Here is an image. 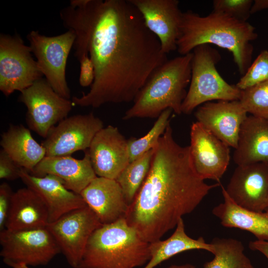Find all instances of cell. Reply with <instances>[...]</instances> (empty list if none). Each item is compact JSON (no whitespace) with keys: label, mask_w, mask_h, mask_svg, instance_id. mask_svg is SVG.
<instances>
[{"label":"cell","mask_w":268,"mask_h":268,"mask_svg":"<svg viewBox=\"0 0 268 268\" xmlns=\"http://www.w3.org/2000/svg\"><path fill=\"white\" fill-rule=\"evenodd\" d=\"M80 195L102 224L112 223L125 218L129 208L122 189L116 180L97 176Z\"/></svg>","instance_id":"obj_19"},{"label":"cell","mask_w":268,"mask_h":268,"mask_svg":"<svg viewBox=\"0 0 268 268\" xmlns=\"http://www.w3.org/2000/svg\"><path fill=\"white\" fill-rule=\"evenodd\" d=\"M19 177L26 187L34 191L45 202L49 213V223L87 205L80 194L67 189L62 180L54 175L37 177L21 168Z\"/></svg>","instance_id":"obj_18"},{"label":"cell","mask_w":268,"mask_h":268,"mask_svg":"<svg viewBox=\"0 0 268 268\" xmlns=\"http://www.w3.org/2000/svg\"><path fill=\"white\" fill-rule=\"evenodd\" d=\"M7 265L12 268H30L28 266L23 263H9Z\"/></svg>","instance_id":"obj_37"},{"label":"cell","mask_w":268,"mask_h":268,"mask_svg":"<svg viewBox=\"0 0 268 268\" xmlns=\"http://www.w3.org/2000/svg\"><path fill=\"white\" fill-rule=\"evenodd\" d=\"M268 80V51H262L236 86L241 90Z\"/></svg>","instance_id":"obj_30"},{"label":"cell","mask_w":268,"mask_h":268,"mask_svg":"<svg viewBox=\"0 0 268 268\" xmlns=\"http://www.w3.org/2000/svg\"><path fill=\"white\" fill-rule=\"evenodd\" d=\"M49 223L47 207L41 197L26 187L13 193L5 229L21 230L46 227Z\"/></svg>","instance_id":"obj_21"},{"label":"cell","mask_w":268,"mask_h":268,"mask_svg":"<svg viewBox=\"0 0 268 268\" xmlns=\"http://www.w3.org/2000/svg\"><path fill=\"white\" fill-rule=\"evenodd\" d=\"M253 3L252 0H214L212 2L213 11L247 21L251 14Z\"/></svg>","instance_id":"obj_31"},{"label":"cell","mask_w":268,"mask_h":268,"mask_svg":"<svg viewBox=\"0 0 268 268\" xmlns=\"http://www.w3.org/2000/svg\"><path fill=\"white\" fill-rule=\"evenodd\" d=\"M255 27L247 21L212 11L202 16L191 10L183 12L177 51L181 55L192 52L197 47L213 44L230 52L240 74L251 65L257 38Z\"/></svg>","instance_id":"obj_3"},{"label":"cell","mask_w":268,"mask_h":268,"mask_svg":"<svg viewBox=\"0 0 268 268\" xmlns=\"http://www.w3.org/2000/svg\"><path fill=\"white\" fill-rule=\"evenodd\" d=\"M60 16L75 34L74 56L88 55L95 69L89 92L73 96V105L134 101L152 72L168 60L129 0H71Z\"/></svg>","instance_id":"obj_1"},{"label":"cell","mask_w":268,"mask_h":268,"mask_svg":"<svg viewBox=\"0 0 268 268\" xmlns=\"http://www.w3.org/2000/svg\"><path fill=\"white\" fill-rule=\"evenodd\" d=\"M102 225L95 213L86 205L49 223L46 228L69 265L78 268L91 235Z\"/></svg>","instance_id":"obj_11"},{"label":"cell","mask_w":268,"mask_h":268,"mask_svg":"<svg viewBox=\"0 0 268 268\" xmlns=\"http://www.w3.org/2000/svg\"><path fill=\"white\" fill-rule=\"evenodd\" d=\"M87 150L97 177L116 180L130 163L128 139L112 125L96 134Z\"/></svg>","instance_id":"obj_16"},{"label":"cell","mask_w":268,"mask_h":268,"mask_svg":"<svg viewBox=\"0 0 268 268\" xmlns=\"http://www.w3.org/2000/svg\"><path fill=\"white\" fill-rule=\"evenodd\" d=\"M239 101L247 113L268 120V80L241 90Z\"/></svg>","instance_id":"obj_29"},{"label":"cell","mask_w":268,"mask_h":268,"mask_svg":"<svg viewBox=\"0 0 268 268\" xmlns=\"http://www.w3.org/2000/svg\"><path fill=\"white\" fill-rule=\"evenodd\" d=\"M225 191L238 205L257 212L266 211L268 207V164L237 166Z\"/></svg>","instance_id":"obj_15"},{"label":"cell","mask_w":268,"mask_h":268,"mask_svg":"<svg viewBox=\"0 0 268 268\" xmlns=\"http://www.w3.org/2000/svg\"><path fill=\"white\" fill-rule=\"evenodd\" d=\"M20 92L19 101L27 109L29 129L44 138L53 127L67 117L73 106L71 100L58 94L43 77Z\"/></svg>","instance_id":"obj_8"},{"label":"cell","mask_w":268,"mask_h":268,"mask_svg":"<svg viewBox=\"0 0 268 268\" xmlns=\"http://www.w3.org/2000/svg\"><path fill=\"white\" fill-rule=\"evenodd\" d=\"M222 193L224 201L212 210L221 225L247 231L257 240L268 241V212H257L238 205L231 199L223 187Z\"/></svg>","instance_id":"obj_24"},{"label":"cell","mask_w":268,"mask_h":268,"mask_svg":"<svg viewBox=\"0 0 268 268\" xmlns=\"http://www.w3.org/2000/svg\"><path fill=\"white\" fill-rule=\"evenodd\" d=\"M172 112L170 109L164 110L144 136L137 138L132 137L128 139L130 162L155 147L170 124V118Z\"/></svg>","instance_id":"obj_28"},{"label":"cell","mask_w":268,"mask_h":268,"mask_svg":"<svg viewBox=\"0 0 268 268\" xmlns=\"http://www.w3.org/2000/svg\"><path fill=\"white\" fill-rule=\"evenodd\" d=\"M197 122L229 147L236 148L247 112L239 100L208 102L198 107Z\"/></svg>","instance_id":"obj_17"},{"label":"cell","mask_w":268,"mask_h":268,"mask_svg":"<svg viewBox=\"0 0 268 268\" xmlns=\"http://www.w3.org/2000/svg\"><path fill=\"white\" fill-rule=\"evenodd\" d=\"M154 149L149 173L125 219L150 243L176 227L219 183L209 185L194 167L189 146L175 140L169 124Z\"/></svg>","instance_id":"obj_2"},{"label":"cell","mask_w":268,"mask_h":268,"mask_svg":"<svg viewBox=\"0 0 268 268\" xmlns=\"http://www.w3.org/2000/svg\"><path fill=\"white\" fill-rule=\"evenodd\" d=\"M85 151L81 159H75L70 155L46 156L30 173L37 177L54 175L62 180L67 189L80 194L97 177L88 150Z\"/></svg>","instance_id":"obj_20"},{"label":"cell","mask_w":268,"mask_h":268,"mask_svg":"<svg viewBox=\"0 0 268 268\" xmlns=\"http://www.w3.org/2000/svg\"><path fill=\"white\" fill-rule=\"evenodd\" d=\"M191 155L195 170L203 180L219 182L229 164V146L198 122L190 130Z\"/></svg>","instance_id":"obj_13"},{"label":"cell","mask_w":268,"mask_h":268,"mask_svg":"<svg viewBox=\"0 0 268 268\" xmlns=\"http://www.w3.org/2000/svg\"><path fill=\"white\" fill-rule=\"evenodd\" d=\"M0 144L20 167L29 173L46 156L44 147L33 138L30 130L22 125H10L1 134Z\"/></svg>","instance_id":"obj_23"},{"label":"cell","mask_w":268,"mask_h":268,"mask_svg":"<svg viewBox=\"0 0 268 268\" xmlns=\"http://www.w3.org/2000/svg\"><path fill=\"white\" fill-rule=\"evenodd\" d=\"M32 53L45 79L60 95L69 99L66 69L67 60L75 39L74 32L68 29L55 36H47L32 30L27 35Z\"/></svg>","instance_id":"obj_7"},{"label":"cell","mask_w":268,"mask_h":268,"mask_svg":"<svg viewBox=\"0 0 268 268\" xmlns=\"http://www.w3.org/2000/svg\"><path fill=\"white\" fill-rule=\"evenodd\" d=\"M267 8H268V0H255L253 1L251 13L254 14Z\"/></svg>","instance_id":"obj_36"},{"label":"cell","mask_w":268,"mask_h":268,"mask_svg":"<svg viewBox=\"0 0 268 268\" xmlns=\"http://www.w3.org/2000/svg\"><path fill=\"white\" fill-rule=\"evenodd\" d=\"M153 153V148L130 162L116 179L129 205L134 201L149 173Z\"/></svg>","instance_id":"obj_27"},{"label":"cell","mask_w":268,"mask_h":268,"mask_svg":"<svg viewBox=\"0 0 268 268\" xmlns=\"http://www.w3.org/2000/svg\"><path fill=\"white\" fill-rule=\"evenodd\" d=\"M0 255L4 262L37 266L49 263L61 250L46 227L0 232Z\"/></svg>","instance_id":"obj_10"},{"label":"cell","mask_w":268,"mask_h":268,"mask_svg":"<svg viewBox=\"0 0 268 268\" xmlns=\"http://www.w3.org/2000/svg\"><path fill=\"white\" fill-rule=\"evenodd\" d=\"M249 248L253 251H257L263 254L268 259V241L255 240L250 241Z\"/></svg>","instance_id":"obj_35"},{"label":"cell","mask_w":268,"mask_h":268,"mask_svg":"<svg viewBox=\"0 0 268 268\" xmlns=\"http://www.w3.org/2000/svg\"><path fill=\"white\" fill-rule=\"evenodd\" d=\"M12 190L6 183L0 185V230L5 229L11 198L13 195Z\"/></svg>","instance_id":"obj_34"},{"label":"cell","mask_w":268,"mask_h":268,"mask_svg":"<svg viewBox=\"0 0 268 268\" xmlns=\"http://www.w3.org/2000/svg\"><path fill=\"white\" fill-rule=\"evenodd\" d=\"M192 53L191 78L182 113L190 114L201 104L213 100H239L241 90L227 83L217 70L216 65L221 59L219 52L204 44Z\"/></svg>","instance_id":"obj_6"},{"label":"cell","mask_w":268,"mask_h":268,"mask_svg":"<svg viewBox=\"0 0 268 268\" xmlns=\"http://www.w3.org/2000/svg\"><path fill=\"white\" fill-rule=\"evenodd\" d=\"M149 243L125 218L102 224L91 235L78 268H134L150 259Z\"/></svg>","instance_id":"obj_5"},{"label":"cell","mask_w":268,"mask_h":268,"mask_svg":"<svg viewBox=\"0 0 268 268\" xmlns=\"http://www.w3.org/2000/svg\"><path fill=\"white\" fill-rule=\"evenodd\" d=\"M233 159L237 166L268 164V120L247 117L240 128Z\"/></svg>","instance_id":"obj_22"},{"label":"cell","mask_w":268,"mask_h":268,"mask_svg":"<svg viewBox=\"0 0 268 268\" xmlns=\"http://www.w3.org/2000/svg\"><path fill=\"white\" fill-rule=\"evenodd\" d=\"M167 268H196V267L193 265L186 264L181 265H172Z\"/></svg>","instance_id":"obj_38"},{"label":"cell","mask_w":268,"mask_h":268,"mask_svg":"<svg viewBox=\"0 0 268 268\" xmlns=\"http://www.w3.org/2000/svg\"><path fill=\"white\" fill-rule=\"evenodd\" d=\"M80 64L79 83L82 87H88L92 84L95 78V69L89 55L82 54L78 57Z\"/></svg>","instance_id":"obj_33"},{"label":"cell","mask_w":268,"mask_h":268,"mask_svg":"<svg viewBox=\"0 0 268 268\" xmlns=\"http://www.w3.org/2000/svg\"><path fill=\"white\" fill-rule=\"evenodd\" d=\"M193 53L166 61L150 74L123 119L157 118L167 109L179 115L191 78Z\"/></svg>","instance_id":"obj_4"},{"label":"cell","mask_w":268,"mask_h":268,"mask_svg":"<svg viewBox=\"0 0 268 268\" xmlns=\"http://www.w3.org/2000/svg\"><path fill=\"white\" fill-rule=\"evenodd\" d=\"M31 54L18 34H0V90L5 96L21 91L44 76Z\"/></svg>","instance_id":"obj_9"},{"label":"cell","mask_w":268,"mask_h":268,"mask_svg":"<svg viewBox=\"0 0 268 268\" xmlns=\"http://www.w3.org/2000/svg\"><path fill=\"white\" fill-rule=\"evenodd\" d=\"M266 211H268V207L267 209H266Z\"/></svg>","instance_id":"obj_39"},{"label":"cell","mask_w":268,"mask_h":268,"mask_svg":"<svg viewBox=\"0 0 268 268\" xmlns=\"http://www.w3.org/2000/svg\"><path fill=\"white\" fill-rule=\"evenodd\" d=\"M150 259L144 268H154L161 263L182 252L193 250H203L212 254L214 246L207 243L202 237L194 239L185 231L183 218H181L173 233L165 240H157L149 243Z\"/></svg>","instance_id":"obj_25"},{"label":"cell","mask_w":268,"mask_h":268,"mask_svg":"<svg viewBox=\"0 0 268 268\" xmlns=\"http://www.w3.org/2000/svg\"><path fill=\"white\" fill-rule=\"evenodd\" d=\"M141 14L147 29L166 55L177 50L183 12L178 0H129Z\"/></svg>","instance_id":"obj_14"},{"label":"cell","mask_w":268,"mask_h":268,"mask_svg":"<svg viewBox=\"0 0 268 268\" xmlns=\"http://www.w3.org/2000/svg\"><path fill=\"white\" fill-rule=\"evenodd\" d=\"M103 121L93 113L67 117L53 127L41 144L47 156H69L87 150Z\"/></svg>","instance_id":"obj_12"},{"label":"cell","mask_w":268,"mask_h":268,"mask_svg":"<svg viewBox=\"0 0 268 268\" xmlns=\"http://www.w3.org/2000/svg\"><path fill=\"white\" fill-rule=\"evenodd\" d=\"M21 169L2 149L0 151V179L14 180L19 177Z\"/></svg>","instance_id":"obj_32"},{"label":"cell","mask_w":268,"mask_h":268,"mask_svg":"<svg viewBox=\"0 0 268 268\" xmlns=\"http://www.w3.org/2000/svg\"><path fill=\"white\" fill-rule=\"evenodd\" d=\"M210 243L214 248V257L205 263L203 268H254L244 254V247L240 241L214 238Z\"/></svg>","instance_id":"obj_26"}]
</instances>
